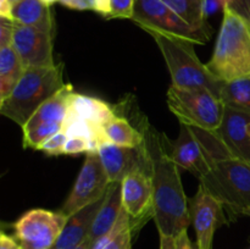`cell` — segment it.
<instances>
[{
	"label": "cell",
	"instance_id": "obj_44",
	"mask_svg": "<svg viewBox=\"0 0 250 249\" xmlns=\"http://www.w3.org/2000/svg\"><path fill=\"white\" fill-rule=\"evenodd\" d=\"M51 249H54V248H51Z\"/></svg>",
	"mask_w": 250,
	"mask_h": 249
},
{
	"label": "cell",
	"instance_id": "obj_18",
	"mask_svg": "<svg viewBox=\"0 0 250 249\" xmlns=\"http://www.w3.org/2000/svg\"><path fill=\"white\" fill-rule=\"evenodd\" d=\"M122 209L124 205H122L121 183H111L104 203L95 216L88 238L94 243L97 239L111 231L119 220Z\"/></svg>",
	"mask_w": 250,
	"mask_h": 249
},
{
	"label": "cell",
	"instance_id": "obj_4",
	"mask_svg": "<svg viewBox=\"0 0 250 249\" xmlns=\"http://www.w3.org/2000/svg\"><path fill=\"white\" fill-rule=\"evenodd\" d=\"M63 85L62 62L49 67H27L11 94L0 102V114L22 128L37 109Z\"/></svg>",
	"mask_w": 250,
	"mask_h": 249
},
{
	"label": "cell",
	"instance_id": "obj_12",
	"mask_svg": "<svg viewBox=\"0 0 250 249\" xmlns=\"http://www.w3.org/2000/svg\"><path fill=\"white\" fill-rule=\"evenodd\" d=\"M11 45L24 67L56 65L53 56V33L15 22Z\"/></svg>",
	"mask_w": 250,
	"mask_h": 249
},
{
	"label": "cell",
	"instance_id": "obj_21",
	"mask_svg": "<svg viewBox=\"0 0 250 249\" xmlns=\"http://www.w3.org/2000/svg\"><path fill=\"white\" fill-rule=\"evenodd\" d=\"M24 70L26 67L14 46L6 45L0 49V102L11 94Z\"/></svg>",
	"mask_w": 250,
	"mask_h": 249
},
{
	"label": "cell",
	"instance_id": "obj_24",
	"mask_svg": "<svg viewBox=\"0 0 250 249\" xmlns=\"http://www.w3.org/2000/svg\"><path fill=\"white\" fill-rule=\"evenodd\" d=\"M219 98L225 106L250 114V77L222 82Z\"/></svg>",
	"mask_w": 250,
	"mask_h": 249
},
{
	"label": "cell",
	"instance_id": "obj_22",
	"mask_svg": "<svg viewBox=\"0 0 250 249\" xmlns=\"http://www.w3.org/2000/svg\"><path fill=\"white\" fill-rule=\"evenodd\" d=\"M106 141L128 148H141L144 143V134L138 131L124 116H115L103 126Z\"/></svg>",
	"mask_w": 250,
	"mask_h": 249
},
{
	"label": "cell",
	"instance_id": "obj_42",
	"mask_svg": "<svg viewBox=\"0 0 250 249\" xmlns=\"http://www.w3.org/2000/svg\"><path fill=\"white\" fill-rule=\"evenodd\" d=\"M248 20H249V23H250V7H249V17H248Z\"/></svg>",
	"mask_w": 250,
	"mask_h": 249
},
{
	"label": "cell",
	"instance_id": "obj_11",
	"mask_svg": "<svg viewBox=\"0 0 250 249\" xmlns=\"http://www.w3.org/2000/svg\"><path fill=\"white\" fill-rule=\"evenodd\" d=\"M189 212L198 248L212 249L215 231L229 221L222 204L204 186L199 185L198 192L189 200Z\"/></svg>",
	"mask_w": 250,
	"mask_h": 249
},
{
	"label": "cell",
	"instance_id": "obj_37",
	"mask_svg": "<svg viewBox=\"0 0 250 249\" xmlns=\"http://www.w3.org/2000/svg\"><path fill=\"white\" fill-rule=\"evenodd\" d=\"M160 236V249H176V238L170 236Z\"/></svg>",
	"mask_w": 250,
	"mask_h": 249
},
{
	"label": "cell",
	"instance_id": "obj_41",
	"mask_svg": "<svg viewBox=\"0 0 250 249\" xmlns=\"http://www.w3.org/2000/svg\"><path fill=\"white\" fill-rule=\"evenodd\" d=\"M9 1H10V4L12 5V6H15V5L19 4L20 1H22V0H9Z\"/></svg>",
	"mask_w": 250,
	"mask_h": 249
},
{
	"label": "cell",
	"instance_id": "obj_13",
	"mask_svg": "<svg viewBox=\"0 0 250 249\" xmlns=\"http://www.w3.org/2000/svg\"><path fill=\"white\" fill-rule=\"evenodd\" d=\"M110 183H121L126 176L138 170L150 172L144 143L141 148H128L104 141L98 148Z\"/></svg>",
	"mask_w": 250,
	"mask_h": 249
},
{
	"label": "cell",
	"instance_id": "obj_34",
	"mask_svg": "<svg viewBox=\"0 0 250 249\" xmlns=\"http://www.w3.org/2000/svg\"><path fill=\"white\" fill-rule=\"evenodd\" d=\"M94 11L104 19L109 20L110 12H111L110 0H94Z\"/></svg>",
	"mask_w": 250,
	"mask_h": 249
},
{
	"label": "cell",
	"instance_id": "obj_30",
	"mask_svg": "<svg viewBox=\"0 0 250 249\" xmlns=\"http://www.w3.org/2000/svg\"><path fill=\"white\" fill-rule=\"evenodd\" d=\"M15 21L1 19L0 17V48L6 45H11L12 34H14Z\"/></svg>",
	"mask_w": 250,
	"mask_h": 249
},
{
	"label": "cell",
	"instance_id": "obj_14",
	"mask_svg": "<svg viewBox=\"0 0 250 249\" xmlns=\"http://www.w3.org/2000/svg\"><path fill=\"white\" fill-rule=\"evenodd\" d=\"M212 134L229 155L250 164V114L225 106L221 124Z\"/></svg>",
	"mask_w": 250,
	"mask_h": 249
},
{
	"label": "cell",
	"instance_id": "obj_31",
	"mask_svg": "<svg viewBox=\"0 0 250 249\" xmlns=\"http://www.w3.org/2000/svg\"><path fill=\"white\" fill-rule=\"evenodd\" d=\"M60 4L76 11H94V0H60Z\"/></svg>",
	"mask_w": 250,
	"mask_h": 249
},
{
	"label": "cell",
	"instance_id": "obj_9",
	"mask_svg": "<svg viewBox=\"0 0 250 249\" xmlns=\"http://www.w3.org/2000/svg\"><path fill=\"white\" fill-rule=\"evenodd\" d=\"M105 168L98 151L85 154L84 163L75 181L72 189L60 211L67 216L104 197L110 187Z\"/></svg>",
	"mask_w": 250,
	"mask_h": 249
},
{
	"label": "cell",
	"instance_id": "obj_23",
	"mask_svg": "<svg viewBox=\"0 0 250 249\" xmlns=\"http://www.w3.org/2000/svg\"><path fill=\"white\" fill-rule=\"evenodd\" d=\"M132 239L131 220L124 208L111 231L97 239L92 249H132Z\"/></svg>",
	"mask_w": 250,
	"mask_h": 249
},
{
	"label": "cell",
	"instance_id": "obj_26",
	"mask_svg": "<svg viewBox=\"0 0 250 249\" xmlns=\"http://www.w3.org/2000/svg\"><path fill=\"white\" fill-rule=\"evenodd\" d=\"M62 129V124H43L39 126L33 127L23 131V139L22 144L23 148L37 149L44 143L48 138H50L53 134L58 133L59 131Z\"/></svg>",
	"mask_w": 250,
	"mask_h": 249
},
{
	"label": "cell",
	"instance_id": "obj_25",
	"mask_svg": "<svg viewBox=\"0 0 250 249\" xmlns=\"http://www.w3.org/2000/svg\"><path fill=\"white\" fill-rule=\"evenodd\" d=\"M163 1L192 27L212 31L204 15V0H163Z\"/></svg>",
	"mask_w": 250,
	"mask_h": 249
},
{
	"label": "cell",
	"instance_id": "obj_1",
	"mask_svg": "<svg viewBox=\"0 0 250 249\" xmlns=\"http://www.w3.org/2000/svg\"><path fill=\"white\" fill-rule=\"evenodd\" d=\"M144 149L154 188V220L159 234L177 237L192 224L180 167L172 158V142L153 127H143Z\"/></svg>",
	"mask_w": 250,
	"mask_h": 249
},
{
	"label": "cell",
	"instance_id": "obj_15",
	"mask_svg": "<svg viewBox=\"0 0 250 249\" xmlns=\"http://www.w3.org/2000/svg\"><path fill=\"white\" fill-rule=\"evenodd\" d=\"M172 158L177 166L189 171L198 180H202L210 170L208 154L190 126L181 124L180 134L172 143Z\"/></svg>",
	"mask_w": 250,
	"mask_h": 249
},
{
	"label": "cell",
	"instance_id": "obj_33",
	"mask_svg": "<svg viewBox=\"0 0 250 249\" xmlns=\"http://www.w3.org/2000/svg\"><path fill=\"white\" fill-rule=\"evenodd\" d=\"M0 249H23L20 246L19 242L14 236L5 233L4 231L0 233Z\"/></svg>",
	"mask_w": 250,
	"mask_h": 249
},
{
	"label": "cell",
	"instance_id": "obj_43",
	"mask_svg": "<svg viewBox=\"0 0 250 249\" xmlns=\"http://www.w3.org/2000/svg\"><path fill=\"white\" fill-rule=\"evenodd\" d=\"M249 249H250V247H249Z\"/></svg>",
	"mask_w": 250,
	"mask_h": 249
},
{
	"label": "cell",
	"instance_id": "obj_32",
	"mask_svg": "<svg viewBox=\"0 0 250 249\" xmlns=\"http://www.w3.org/2000/svg\"><path fill=\"white\" fill-rule=\"evenodd\" d=\"M176 249H199L197 243H193L190 241L189 236H188L187 229L181 232L177 237H176Z\"/></svg>",
	"mask_w": 250,
	"mask_h": 249
},
{
	"label": "cell",
	"instance_id": "obj_36",
	"mask_svg": "<svg viewBox=\"0 0 250 249\" xmlns=\"http://www.w3.org/2000/svg\"><path fill=\"white\" fill-rule=\"evenodd\" d=\"M219 9H222V7L217 0H204V15L207 19L210 15L215 14Z\"/></svg>",
	"mask_w": 250,
	"mask_h": 249
},
{
	"label": "cell",
	"instance_id": "obj_20",
	"mask_svg": "<svg viewBox=\"0 0 250 249\" xmlns=\"http://www.w3.org/2000/svg\"><path fill=\"white\" fill-rule=\"evenodd\" d=\"M14 21L24 26L34 27L45 32L54 33V23L51 6H46L41 0H22L12 9Z\"/></svg>",
	"mask_w": 250,
	"mask_h": 249
},
{
	"label": "cell",
	"instance_id": "obj_27",
	"mask_svg": "<svg viewBox=\"0 0 250 249\" xmlns=\"http://www.w3.org/2000/svg\"><path fill=\"white\" fill-rule=\"evenodd\" d=\"M67 134L61 129L58 133L53 134L50 138L46 139V141L39 146L38 150L43 151L46 155H63V148H65V144L66 142H67Z\"/></svg>",
	"mask_w": 250,
	"mask_h": 249
},
{
	"label": "cell",
	"instance_id": "obj_16",
	"mask_svg": "<svg viewBox=\"0 0 250 249\" xmlns=\"http://www.w3.org/2000/svg\"><path fill=\"white\" fill-rule=\"evenodd\" d=\"M105 197H106V194L97 202L92 203V204L87 205V207L82 208L81 210L70 215L60 237L58 238L53 248L71 249L84 242L88 238L93 222H94L95 216H97L98 211L104 203Z\"/></svg>",
	"mask_w": 250,
	"mask_h": 249
},
{
	"label": "cell",
	"instance_id": "obj_28",
	"mask_svg": "<svg viewBox=\"0 0 250 249\" xmlns=\"http://www.w3.org/2000/svg\"><path fill=\"white\" fill-rule=\"evenodd\" d=\"M110 5H111V12L109 20L133 19L136 0H110Z\"/></svg>",
	"mask_w": 250,
	"mask_h": 249
},
{
	"label": "cell",
	"instance_id": "obj_40",
	"mask_svg": "<svg viewBox=\"0 0 250 249\" xmlns=\"http://www.w3.org/2000/svg\"><path fill=\"white\" fill-rule=\"evenodd\" d=\"M43 4H45L46 6H53L55 2H60V0H41Z\"/></svg>",
	"mask_w": 250,
	"mask_h": 249
},
{
	"label": "cell",
	"instance_id": "obj_3",
	"mask_svg": "<svg viewBox=\"0 0 250 249\" xmlns=\"http://www.w3.org/2000/svg\"><path fill=\"white\" fill-rule=\"evenodd\" d=\"M222 12L212 56L205 65L220 82L250 77L249 20L229 6H225Z\"/></svg>",
	"mask_w": 250,
	"mask_h": 249
},
{
	"label": "cell",
	"instance_id": "obj_2",
	"mask_svg": "<svg viewBox=\"0 0 250 249\" xmlns=\"http://www.w3.org/2000/svg\"><path fill=\"white\" fill-rule=\"evenodd\" d=\"M208 154L210 170L199 180L210 194L222 204L229 222L250 217V164L229 155L212 132L192 127Z\"/></svg>",
	"mask_w": 250,
	"mask_h": 249
},
{
	"label": "cell",
	"instance_id": "obj_17",
	"mask_svg": "<svg viewBox=\"0 0 250 249\" xmlns=\"http://www.w3.org/2000/svg\"><path fill=\"white\" fill-rule=\"evenodd\" d=\"M66 116L104 126L107 122L111 121L116 115L112 107L104 100L72 92Z\"/></svg>",
	"mask_w": 250,
	"mask_h": 249
},
{
	"label": "cell",
	"instance_id": "obj_8",
	"mask_svg": "<svg viewBox=\"0 0 250 249\" xmlns=\"http://www.w3.org/2000/svg\"><path fill=\"white\" fill-rule=\"evenodd\" d=\"M68 216L62 211L32 209L14 224V237L23 249H51Z\"/></svg>",
	"mask_w": 250,
	"mask_h": 249
},
{
	"label": "cell",
	"instance_id": "obj_5",
	"mask_svg": "<svg viewBox=\"0 0 250 249\" xmlns=\"http://www.w3.org/2000/svg\"><path fill=\"white\" fill-rule=\"evenodd\" d=\"M149 34L163 54L172 85L187 89H207L217 98L220 97L222 82L217 81L209 72L207 65L199 60L194 50L195 44L156 32Z\"/></svg>",
	"mask_w": 250,
	"mask_h": 249
},
{
	"label": "cell",
	"instance_id": "obj_19",
	"mask_svg": "<svg viewBox=\"0 0 250 249\" xmlns=\"http://www.w3.org/2000/svg\"><path fill=\"white\" fill-rule=\"evenodd\" d=\"M72 85L68 83L65 84L60 90L55 93L53 97L43 103L32 115L27 124L22 127V131L33 128L43 124H62L66 119L68 110V102L72 94Z\"/></svg>",
	"mask_w": 250,
	"mask_h": 249
},
{
	"label": "cell",
	"instance_id": "obj_10",
	"mask_svg": "<svg viewBox=\"0 0 250 249\" xmlns=\"http://www.w3.org/2000/svg\"><path fill=\"white\" fill-rule=\"evenodd\" d=\"M122 205L131 220L133 236L154 219V188L150 172L134 171L121 182Z\"/></svg>",
	"mask_w": 250,
	"mask_h": 249
},
{
	"label": "cell",
	"instance_id": "obj_38",
	"mask_svg": "<svg viewBox=\"0 0 250 249\" xmlns=\"http://www.w3.org/2000/svg\"><path fill=\"white\" fill-rule=\"evenodd\" d=\"M249 7H250V0H238V6H237L236 11L243 15L244 17L248 19L249 17Z\"/></svg>",
	"mask_w": 250,
	"mask_h": 249
},
{
	"label": "cell",
	"instance_id": "obj_35",
	"mask_svg": "<svg viewBox=\"0 0 250 249\" xmlns=\"http://www.w3.org/2000/svg\"><path fill=\"white\" fill-rule=\"evenodd\" d=\"M12 9H14V6L10 4L9 0H0V17H1V19L14 21V17H12Z\"/></svg>",
	"mask_w": 250,
	"mask_h": 249
},
{
	"label": "cell",
	"instance_id": "obj_39",
	"mask_svg": "<svg viewBox=\"0 0 250 249\" xmlns=\"http://www.w3.org/2000/svg\"><path fill=\"white\" fill-rule=\"evenodd\" d=\"M92 247H93V242L90 241L89 238H87L84 242H82L81 244H78V246L73 247V248L71 249H92Z\"/></svg>",
	"mask_w": 250,
	"mask_h": 249
},
{
	"label": "cell",
	"instance_id": "obj_7",
	"mask_svg": "<svg viewBox=\"0 0 250 249\" xmlns=\"http://www.w3.org/2000/svg\"><path fill=\"white\" fill-rule=\"evenodd\" d=\"M132 21L148 33L156 32L199 45L207 44L212 34V31L190 26L163 0H136Z\"/></svg>",
	"mask_w": 250,
	"mask_h": 249
},
{
	"label": "cell",
	"instance_id": "obj_6",
	"mask_svg": "<svg viewBox=\"0 0 250 249\" xmlns=\"http://www.w3.org/2000/svg\"><path fill=\"white\" fill-rule=\"evenodd\" d=\"M168 109L180 124L214 132L220 127L225 105L207 89H187L171 84L167 90Z\"/></svg>",
	"mask_w": 250,
	"mask_h": 249
},
{
	"label": "cell",
	"instance_id": "obj_29",
	"mask_svg": "<svg viewBox=\"0 0 250 249\" xmlns=\"http://www.w3.org/2000/svg\"><path fill=\"white\" fill-rule=\"evenodd\" d=\"M89 153V142L83 137H68L63 148V155H80Z\"/></svg>",
	"mask_w": 250,
	"mask_h": 249
}]
</instances>
